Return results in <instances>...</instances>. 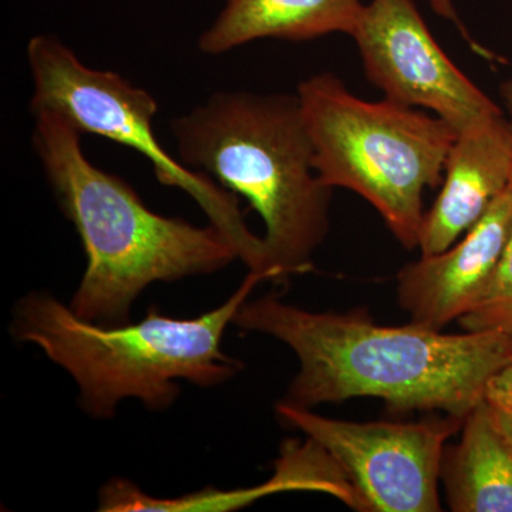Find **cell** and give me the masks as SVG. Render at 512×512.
I'll return each mask as SVG.
<instances>
[{
	"label": "cell",
	"mask_w": 512,
	"mask_h": 512,
	"mask_svg": "<svg viewBox=\"0 0 512 512\" xmlns=\"http://www.w3.org/2000/svg\"><path fill=\"white\" fill-rule=\"evenodd\" d=\"M234 325L281 340L298 357L284 402L312 407L355 397L393 412H441L464 420L512 359V335H450L419 323L380 325L362 311L312 312L266 295L247 301Z\"/></svg>",
	"instance_id": "6da1fadb"
},
{
	"label": "cell",
	"mask_w": 512,
	"mask_h": 512,
	"mask_svg": "<svg viewBox=\"0 0 512 512\" xmlns=\"http://www.w3.org/2000/svg\"><path fill=\"white\" fill-rule=\"evenodd\" d=\"M33 116V147L86 254V271L70 302L79 318L126 325L147 286L215 274L239 259L215 225L157 214L123 178L96 167L84 154L82 134L62 117L50 111Z\"/></svg>",
	"instance_id": "7a4b0ae2"
},
{
	"label": "cell",
	"mask_w": 512,
	"mask_h": 512,
	"mask_svg": "<svg viewBox=\"0 0 512 512\" xmlns=\"http://www.w3.org/2000/svg\"><path fill=\"white\" fill-rule=\"evenodd\" d=\"M180 161L258 212L269 282L311 271L329 234L328 187L313 167L298 94L218 92L171 121Z\"/></svg>",
	"instance_id": "3957f363"
},
{
	"label": "cell",
	"mask_w": 512,
	"mask_h": 512,
	"mask_svg": "<svg viewBox=\"0 0 512 512\" xmlns=\"http://www.w3.org/2000/svg\"><path fill=\"white\" fill-rule=\"evenodd\" d=\"M261 282L248 272L228 301L197 318H171L151 306L141 322L116 326L87 322L52 293L32 291L16 303L10 332L73 377L80 404L94 419H111L126 399L160 412L177 400L178 380L214 387L241 372L222 339Z\"/></svg>",
	"instance_id": "277c9868"
},
{
	"label": "cell",
	"mask_w": 512,
	"mask_h": 512,
	"mask_svg": "<svg viewBox=\"0 0 512 512\" xmlns=\"http://www.w3.org/2000/svg\"><path fill=\"white\" fill-rule=\"evenodd\" d=\"M296 94L320 180L356 192L402 247L419 248L423 192L443 183L457 131L436 114L359 99L330 72L303 80Z\"/></svg>",
	"instance_id": "5b68a950"
},
{
	"label": "cell",
	"mask_w": 512,
	"mask_h": 512,
	"mask_svg": "<svg viewBox=\"0 0 512 512\" xmlns=\"http://www.w3.org/2000/svg\"><path fill=\"white\" fill-rule=\"evenodd\" d=\"M26 56L32 113L50 111L80 134L107 138L146 157L161 184L188 192L201 205L210 224L231 239L249 272L265 275L262 235L248 228L237 195L165 151L154 133L158 103L150 93L120 74L87 66L55 35L30 37Z\"/></svg>",
	"instance_id": "8992f818"
},
{
	"label": "cell",
	"mask_w": 512,
	"mask_h": 512,
	"mask_svg": "<svg viewBox=\"0 0 512 512\" xmlns=\"http://www.w3.org/2000/svg\"><path fill=\"white\" fill-rule=\"evenodd\" d=\"M276 414L328 451L355 487L363 512L441 511L444 448L464 420L446 416L417 423H355L286 402L276 406Z\"/></svg>",
	"instance_id": "52a82bcc"
},
{
	"label": "cell",
	"mask_w": 512,
	"mask_h": 512,
	"mask_svg": "<svg viewBox=\"0 0 512 512\" xmlns=\"http://www.w3.org/2000/svg\"><path fill=\"white\" fill-rule=\"evenodd\" d=\"M352 37L367 79L387 100L433 111L457 134L503 114L444 53L412 0H372Z\"/></svg>",
	"instance_id": "ba28073f"
},
{
	"label": "cell",
	"mask_w": 512,
	"mask_h": 512,
	"mask_svg": "<svg viewBox=\"0 0 512 512\" xmlns=\"http://www.w3.org/2000/svg\"><path fill=\"white\" fill-rule=\"evenodd\" d=\"M511 228L508 187L460 242L404 266L397 275V299L412 322L443 330L467 315L490 288Z\"/></svg>",
	"instance_id": "9c48e42d"
},
{
	"label": "cell",
	"mask_w": 512,
	"mask_h": 512,
	"mask_svg": "<svg viewBox=\"0 0 512 512\" xmlns=\"http://www.w3.org/2000/svg\"><path fill=\"white\" fill-rule=\"evenodd\" d=\"M511 175L512 120L498 114L458 133L439 197L424 214L421 255L440 254L456 244L507 190Z\"/></svg>",
	"instance_id": "30bf717a"
},
{
	"label": "cell",
	"mask_w": 512,
	"mask_h": 512,
	"mask_svg": "<svg viewBox=\"0 0 512 512\" xmlns=\"http://www.w3.org/2000/svg\"><path fill=\"white\" fill-rule=\"evenodd\" d=\"M288 491H312L338 498L343 504L362 511V501L345 471L316 441L286 440L275 463L274 476L251 488L221 491L204 488L177 498L147 494L124 478H113L101 488V512H227L248 507L266 495Z\"/></svg>",
	"instance_id": "8fae6325"
},
{
	"label": "cell",
	"mask_w": 512,
	"mask_h": 512,
	"mask_svg": "<svg viewBox=\"0 0 512 512\" xmlns=\"http://www.w3.org/2000/svg\"><path fill=\"white\" fill-rule=\"evenodd\" d=\"M360 0H227L198 39L205 55L220 56L261 39L303 40L345 33L362 16Z\"/></svg>",
	"instance_id": "7c38bea8"
},
{
	"label": "cell",
	"mask_w": 512,
	"mask_h": 512,
	"mask_svg": "<svg viewBox=\"0 0 512 512\" xmlns=\"http://www.w3.org/2000/svg\"><path fill=\"white\" fill-rule=\"evenodd\" d=\"M440 478L454 512H512V444L481 402L463 421L456 446L444 448Z\"/></svg>",
	"instance_id": "4fadbf2b"
},
{
	"label": "cell",
	"mask_w": 512,
	"mask_h": 512,
	"mask_svg": "<svg viewBox=\"0 0 512 512\" xmlns=\"http://www.w3.org/2000/svg\"><path fill=\"white\" fill-rule=\"evenodd\" d=\"M508 187L512 191V175ZM458 322L466 332H501L512 335V228L490 288L483 299Z\"/></svg>",
	"instance_id": "5bb4252c"
},
{
	"label": "cell",
	"mask_w": 512,
	"mask_h": 512,
	"mask_svg": "<svg viewBox=\"0 0 512 512\" xmlns=\"http://www.w3.org/2000/svg\"><path fill=\"white\" fill-rule=\"evenodd\" d=\"M483 403L495 427L512 444V359L488 380Z\"/></svg>",
	"instance_id": "9a60e30c"
},
{
	"label": "cell",
	"mask_w": 512,
	"mask_h": 512,
	"mask_svg": "<svg viewBox=\"0 0 512 512\" xmlns=\"http://www.w3.org/2000/svg\"><path fill=\"white\" fill-rule=\"evenodd\" d=\"M431 8L434 9V12L437 13V15L443 16V18H446L448 20H453L454 23L463 30L464 36L467 37V40H470V37H468L466 29L461 26L460 19H458L456 10L453 8V3H451V0H430Z\"/></svg>",
	"instance_id": "2e32d148"
},
{
	"label": "cell",
	"mask_w": 512,
	"mask_h": 512,
	"mask_svg": "<svg viewBox=\"0 0 512 512\" xmlns=\"http://www.w3.org/2000/svg\"><path fill=\"white\" fill-rule=\"evenodd\" d=\"M501 97H503L505 106L512 114V79L501 84Z\"/></svg>",
	"instance_id": "e0dca14e"
}]
</instances>
